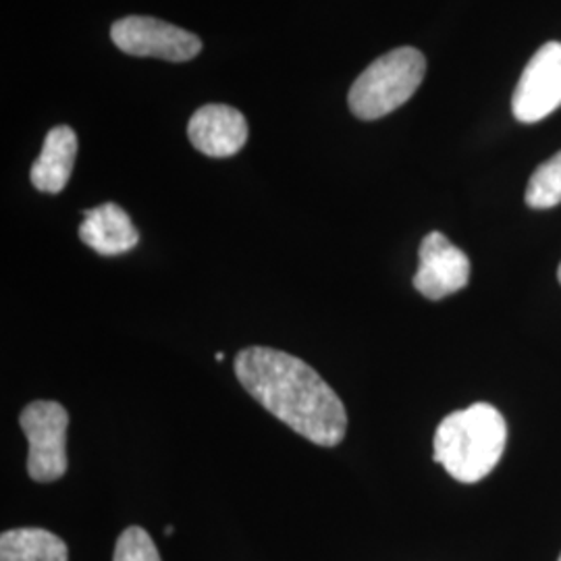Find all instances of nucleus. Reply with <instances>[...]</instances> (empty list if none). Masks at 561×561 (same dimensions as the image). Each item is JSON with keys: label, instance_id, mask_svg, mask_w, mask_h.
Listing matches in <instances>:
<instances>
[{"label": "nucleus", "instance_id": "20e7f679", "mask_svg": "<svg viewBox=\"0 0 561 561\" xmlns=\"http://www.w3.org/2000/svg\"><path fill=\"white\" fill-rule=\"evenodd\" d=\"M21 428L27 437V474L36 482H55L67 472L69 414L59 401H32L23 408Z\"/></svg>", "mask_w": 561, "mask_h": 561}, {"label": "nucleus", "instance_id": "2eb2a0df", "mask_svg": "<svg viewBox=\"0 0 561 561\" xmlns=\"http://www.w3.org/2000/svg\"><path fill=\"white\" fill-rule=\"evenodd\" d=\"M558 279H560V283H561V264H560V268H558Z\"/></svg>", "mask_w": 561, "mask_h": 561}, {"label": "nucleus", "instance_id": "39448f33", "mask_svg": "<svg viewBox=\"0 0 561 561\" xmlns=\"http://www.w3.org/2000/svg\"><path fill=\"white\" fill-rule=\"evenodd\" d=\"M111 41L125 55L154 57L171 62L192 60L202 50V42L196 34L144 15H129L115 21L111 27Z\"/></svg>", "mask_w": 561, "mask_h": 561}, {"label": "nucleus", "instance_id": "423d86ee", "mask_svg": "<svg viewBox=\"0 0 561 561\" xmlns=\"http://www.w3.org/2000/svg\"><path fill=\"white\" fill-rule=\"evenodd\" d=\"M561 106V44L547 42L522 71L512 111L522 123H537Z\"/></svg>", "mask_w": 561, "mask_h": 561}, {"label": "nucleus", "instance_id": "dca6fc26", "mask_svg": "<svg viewBox=\"0 0 561 561\" xmlns=\"http://www.w3.org/2000/svg\"><path fill=\"white\" fill-rule=\"evenodd\" d=\"M558 561H561V553H560V560H558Z\"/></svg>", "mask_w": 561, "mask_h": 561}, {"label": "nucleus", "instance_id": "f257e3e1", "mask_svg": "<svg viewBox=\"0 0 561 561\" xmlns=\"http://www.w3.org/2000/svg\"><path fill=\"white\" fill-rule=\"evenodd\" d=\"M241 387L304 439L335 447L347 431V412L331 385L306 362L273 347H245L236 356Z\"/></svg>", "mask_w": 561, "mask_h": 561}, {"label": "nucleus", "instance_id": "4468645a", "mask_svg": "<svg viewBox=\"0 0 561 561\" xmlns=\"http://www.w3.org/2000/svg\"><path fill=\"white\" fill-rule=\"evenodd\" d=\"M222 358H225V356H222V352H217V354H215V360L221 362Z\"/></svg>", "mask_w": 561, "mask_h": 561}, {"label": "nucleus", "instance_id": "9d476101", "mask_svg": "<svg viewBox=\"0 0 561 561\" xmlns=\"http://www.w3.org/2000/svg\"><path fill=\"white\" fill-rule=\"evenodd\" d=\"M78 157V136L71 127H53L42 144L41 157L32 164V185L44 194H59L71 180Z\"/></svg>", "mask_w": 561, "mask_h": 561}, {"label": "nucleus", "instance_id": "f03ea898", "mask_svg": "<svg viewBox=\"0 0 561 561\" xmlns=\"http://www.w3.org/2000/svg\"><path fill=\"white\" fill-rule=\"evenodd\" d=\"M507 424L491 403H474L443 419L435 433V456L451 479L463 484L486 479L502 460Z\"/></svg>", "mask_w": 561, "mask_h": 561}, {"label": "nucleus", "instance_id": "f8f14e48", "mask_svg": "<svg viewBox=\"0 0 561 561\" xmlns=\"http://www.w3.org/2000/svg\"><path fill=\"white\" fill-rule=\"evenodd\" d=\"M524 198L535 210H547L561 204V152L542 162L533 173Z\"/></svg>", "mask_w": 561, "mask_h": 561}, {"label": "nucleus", "instance_id": "0eeeda50", "mask_svg": "<svg viewBox=\"0 0 561 561\" xmlns=\"http://www.w3.org/2000/svg\"><path fill=\"white\" fill-rule=\"evenodd\" d=\"M470 280V261L442 231L428 233L421 243L414 287L426 300H443L461 291Z\"/></svg>", "mask_w": 561, "mask_h": 561}, {"label": "nucleus", "instance_id": "ddd939ff", "mask_svg": "<svg viewBox=\"0 0 561 561\" xmlns=\"http://www.w3.org/2000/svg\"><path fill=\"white\" fill-rule=\"evenodd\" d=\"M113 561H161V556L152 537L144 528L129 526L117 539Z\"/></svg>", "mask_w": 561, "mask_h": 561}, {"label": "nucleus", "instance_id": "6e6552de", "mask_svg": "<svg viewBox=\"0 0 561 561\" xmlns=\"http://www.w3.org/2000/svg\"><path fill=\"white\" fill-rule=\"evenodd\" d=\"M187 138L202 154L210 159H227L245 146L248 123L233 106L206 104L187 123Z\"/></svg>", "mask_w": 561, "mask_h": 561}, {"label": "nucleus", "instance_id": "7ed1b4c3", "mask_svg": "<svg viewBox=\"0 0 561 561\" xmlns=\"http://www.w3.org/2000/svg\"><path fill=\"white\" fill-rule=\"evenodd\" d=\"M424 73L426 59L412 46H401L373 60L350 90L347 104L352 115L362 121L391 115L414 96Z\"/></svg>", "mask_w": 561, "mask_h": 561}, {"label": "nucleus", "instance_id": "1a4fd4ad", "mask_svg": "<svg viewBox=\"0 0 561 561\" xmlns=\"http://www.w3.org/2000/svg\"><path fill=\"white\" fill-rule=\"evenodd\" d=\"M80 240L101 256H119L138 245L140 233L119 204L104 202L83 213Z\"/></svg>", "mask_w": 561, "mask_h": 561}, {"label": "nucleus", "instance_id": "9b49d317", "mask_svg": "<svg viewBox=\"0 0 561 561\" xmlns=\"http://www.w3.org/2000/svg\"><path fill=\"white\" fill-rule=\"evenodd\" d=\"M0 561H69V549L50 530L15 528L0 537Z\"/></svg>", "mask_w": 561, "mask_h": 561}]
</instances>
